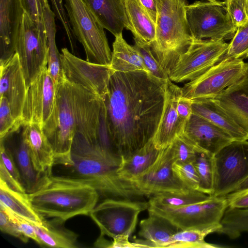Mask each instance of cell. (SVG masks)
Masks as SVG:
<instances>
[{"label":"cell","instance_id":"7bdbcfd3","mask_svg":"<svg viewBox=\"0 0 248 248\" xmlns=\"http://www.w3.org/2000/svg\"><path fill=\"white\" fill-rule=\"evenodd\" d=\"M55 16L61 23L68 39L71 49L76 47V37L71 28L63 0H50Z\"/></svg>","mask_w":248,"mask_h":248},{"label":"cell","instance_id":"e0dca14e","mask_svg":"<svg viewBox=\"0 0 248 248\" xmlns=\"http://www.w3.org/2000/svg\"><path fill=\"white\" fill-rule=\"evenodd\" d=\"M0 97L7 99L14 118L22 126V111L28 88L16 53L0 61Z\"/></svg>","mask_w":248,"mask_h":248},{"label":"cell","instance_id":"d6a6232c","mask_svg":"<svg viewBox=\"0 0 248 248\" xmlns=\"http://www.w3.org/2000/svg\"><path fill=\"white\" fill-rule=\"evenodd\" d=\"M212 197L199 191L189 190L184 192H168L155 195L148 202L150 204L176 208L202 202Z\"/></svg>","mask_w":248,"mask_h":248},{"label":"cell","instance_id":"816d5d0a","mask_svg":"<svg viewBox=\"0 0 248 248\" xmlns=\"http://www.w3.org/2000/svg\"><path fill=\"white\" fill-rule=\"evenodd\" d=\"M112 240L111 248H144L138 243L130 242L128 237H117Z\"/></svg>","mask_w":248,"mask_h":248},{"label":"cell","instance_id":"7402d4cb","mask_svg":"<svg viewBox=\"0 0 248 248\" xmlns=\"http://www.w3.org/2000/svg\"><path fill=\"white\" fill-rule=\"evenodd\" d=\"M214 99L248 137V72L238 82Z\"/></svg>","mask_w":248,"mask_h":248},{"label":"cell","instance_id":"c3c4849f","mask_svg":"<svg viewBox=\"0 0 248 248\" xmlns=\"http://www.w3.org/2000/svg\"><path fill=\"white\" fill-rule=\"evenodd\" d=\"M225 197L229 207L238 209L248 208V188L233 191Z\"/></svg>","mask_w":248,"mask_h":248},{"label":"cell","instance_id":"f6af8a7d","mask_svg":"<svg viewBox=\"0 0 248 248\" xmlns=\"http://www.w3.org/2000/svg\"><path fill=\"white\" fill-rule=\"evenodd\" d=\"M22 7L28 16L38 24H44L43 6L46 0H20Z\"/></svg>","mask_w":248,"mask_h":248},{"label":"cell","instance_id":"4fadbf2b","mask_svg":"<svg viewBox=\"0 0 248 248\" xmlns=\"http://www.w3.org/2000/svg\"><path fill=\"white\" fill-rule=\"evenodd\" d=\"M228 47L224 41L193 39L168 73L169 79L178 83L196 78L220 62Z\"/></svg>","mask_w":248,"mask_h":248},{"label":"cell","instance_id":"8fae6325","mask_svg":"<svg viewBox=\"0 0 248 248\" xmlns=\"http://www.w3.org/2000/svg\"><path fill=\"white\" fill-rule=\"evenodd\" d=\"M248 72L242 60H223L182 88L183 97L190 100L214 98L240 80Z\"/></svg>","mask_w":248,"mask_h":248},{"label":"cell","instance_id":"3957f363","mask_svg":"<svg viewBox=\"0 0 248 248\" xmlns=\"http://www.w3.org/2000/svg\"><path fill=\"white\" fill-rule=\"evenodd\" d=\"M70 159L69 164L52 166L51 179L87 185L104 196H140L129 182L119 177L121 158L105 152L97 141L74 137Z\"/></svg>","mask_w":248,"mask_h":248},{"label":"cell","instance_id":"f35d334b","mask_svg":"<svg viewBox=\"0 0 248 248\" xmlns=\"http://www.w3.org/2000/svg\"><path fill=\"white\" fill-rule=\"evenodd\" d=\"M134 47L140 53L148 72L155 78L164 80L169 79L168 73L162 68L154 56L150 46L134 40Z\"/></svg>","mask_w":248,"mask_h":248},{"label":"cell","instance_id":"f546056e","mask_svg":"<svg viewBox=\"0 0 248 248\" xmlns=\"http://www.w3.org/2000/svg\"><path fill=\"white\" fill-rule=\"evenodd\" d=\"M115 38L112 45L111 69L121 72L142 70L149 73L139 52L126 42L122 33Z\"/></svg>","mask_w":248,"mask_h":248},{"label":"cell","instance_id":"52a82bcc","mask_svg":"<svg viewBox=\"0 0 248 248\" xmlns=\"http://www.w3.org/2000/svg\"><path fill=\"white\" fill-rule=\"evenodd\" d=\"M228 206L225 197L213 196L206 201L176 208L149 203L147 210L167 219L180 230L210 231L214 233L220 229L221 220Z\"/></svg>","mask_w":248,"mask_h":248},{"label":"cell","instance_id":"f5cc1de1","mask_svg":"<svg viewBox=\"0 0 248 248\" xmlns=\"http://www.w3.org/2000/svg\"><path fill=\"white\" fill-rule=\"evenodd\" d=\"M152 20L155 23L156 18V0H140Z\"/></svg>","mask_w":248,"mask_h":248},{"label":"cell","instance_id":"7c38bea8","mask_svg":"<svg viewBox=\"0 0 248 248\" xmlns=\"http://www.w3.org/2000/svg\"><path fill=\"white\" fill-rule=\"evenodd\" d=\"M215 183L212 195L225 197L248 177V140H233L214 156Z\"/></svg>","mask_w":248,"mask_h":248},{"label":"cell","instance_id":"db71d44e","mask_svg":"<svg viewBox=\"0 0 248 248\" xmlns=\"http://www.w3.org/2000/svg\"><path fill=\"white\" fill-rule=\"evenodd\" d=\"M112 242V241L107 240L104 235L100 234L99 237L95 242L94 245V247L97 248H111Z\"/></svg>","mask_w":248,"mask_h":248},{"label":"cell","instance_id":"d6986e66","mask_svg":"<svg viewBox=\"0 0 248 248\" xmlns=\"http://www.w3.org/2000/svg\"><path fill=\"white\" fill-rule=\"evenodd\" d=\"M182 94V88L168 79L162 115L153 138L155 147L159 150L169 146L178 135L184 132L186 124L180 121L177 111L178 101Z\"/></svg>","mask_w":248,"mask_h":248},{"label":"cell","instance_id":"4316f807","mask_svg":"<svg viewBox=\"0 0 248 248\" xmlns=\"http://www.w3.org/2000/svg\"><path fill=\"white\" fill-rule=\"evenodd\" d=\"M126 24L134 40L151 46L155 37V23L140 0H124Z\"/></svg>","mask_w":248,"mask_h":248},{"label":"cell","instance_id":"f1b7e54d","mask_svg":"<svg viewBox=\"0 0 248 248\" xmlns=\"http://www.w3.org/2000/svg\"><path fill=\"white\" fill-rule=\"evenodd\" d=\"M160 150L155 147L152 139L142 148L122 159L117 170L119 177L129 182L140 175L155 162Z\"/></svg>","mask_w":248,"mask_h":248},{"label":"cell","instance_id":"6da1fadb","mask_svg":"<svg viewBox=\"0 0 248 248\" xmlns=\"http://www.w3.org/2000/svg\"><path fill=\"white\" fill-rule=\"evenodd\" d=\"M166 81L142 70L111 74L103 99L105 125L111 148L122 159L153 138L162 115Z\"/></svg>","mask_w":248,"mask_h":248},{"label":"cell","instance_id":"4dcf8cb0","mask_svg":"<svg viewBox=\"0 0 248 248\" xmlns=\"http://www.w3.org/2000/svg\"><path fill=\"white\" fill-rule=\"evenodd\" d=\"M0 204L28 221L40 225L44 223L45 218L32 208L27 193L13 190L2 180L0 181Z\"/></svg>","mask_w":248,"mask_h":248},{"label":"cell","instance_id":"1f68e13d","mask_svg":"<svg viewBox=\"0 0 248 248\" xmlns=\"http://www.w3.org/2000/svg\"><path fill=\"white\" fill-rule=\"evenodd\" d=\"M44 21L48 48L47 69L56 84L63 76L60 55L56 43L55 15L50 8L48 0L43 7Z\"/></svg>","mask_w":248,"mask_h":248},{"label":"cell","instance_id":"277c9868","mask_svg":"<svg viewBox=\"0 0 248 248\" xmlns=\"http://www.w3.org/2000/svg\"><path fill=\"white\" fill-rule=\"evenodd\" d=\"M27 195L32 208L42 217L63 222L78 215H89L99 196L88 185L52 179L44 188Z\"/></svg>","mask_w":248,"mask_h":248},{"label":"cell","instance_id":"603a6c76","mask_svg":"<svg viewBox=\"0 0 248 248\" xmlns=\"http://www.w3.org/2000/svg\"><path fill=\"white\" fill-rule=\"evenodd\" d=\"M21 132L36 170L40 172H48L50 175L54 164V156L52 147L42 126L36 123L26 124L22 126Z\"/></svg>","mask_w":248,"mask_h":248},{"label":"cell","instance_id":"7dc6e473","mask_svg":"<svg viewBox=\"0 0 248 248\" xmlns=\"http://www.w3.org/2000/svg\"><path fill=\"white\" fill-rule=\"evenodd\" d=\"M0 151V161L3 163L7 170L14 178L22 185L20 173L13 156L9 150L5 147L3 143L1 141Z\"/></svg>","mask_w":248,"mask_h":248},{"label":"cell","instance_id":"ee69618b","mask_svg":"<svg viewBox=\"0 0 248 248\" xmlns=\"http://www.w3.org/2000/svg\"><path fill=\"white\" fill-rule=\"evenodd\" d=\"M0 229L2 232L15 237L24 243H27L29 238L24 236L19 231L17 226L11 219L5 207L0 204Z\"/></svg>","mask_w":248,"mask_h":248},{"label":"cell","instance_id":"f907efd6","mask_svg":"<svg viewBox=\"0 0 248 248\" xmlns=\"http://www.w3.org/2000/svg\"><path fill=\"white\" fill-rule=\"evenodd\" d=\"M177 111L180 121L186 124L192 113V101L181 96L178 101Z\"/></svg>","mask_w":248,"mask_h":248},{"label":"cell","instance_id":"2e32d148","mask_svg":"<svg viewBox=\"0 0 248 248\" xmlns=\"http://www.w3.org/2000/svg\"><path fill=\"white\" fill-rule=\"evenodd\" d=\"M56 88L47 66H45L27 89L22 111L23 125L36 123L42 127L53 110Z\"/></svg>","mask_w":248,"mask_h":248},{"label":"cell","instance_id":"9a60e30c","mask_svg":"<svg viewBox=\"0 0 248 248\" xmlns=\"http://www.w3.org/2000/svg\"><path fill=\"white\" fill-rule=\"evenodd\" d=\"M60 57L63 73L69 81L81 86L102 99L105 97L113 71L109 65L82 60L66 47L62 49Z\"/></svg>","mask_w":248,"mask_h":248},{"label":"cell","instance_id":"44dd1931","mask_svg":"<svg viewBox=\"0 0 248 248\" xmlns=\"http://www.w3.org/2000/svg\"><path fill=\"white\" fill-rule=\"evenodd\" d=\"M23 13L20 0H0V61L16 53Z\"/></svg>","mask_w":248,"mask_h":248},{"label":"cell","instance_id":"60d3db41","mask_svg":"<svg viewBox=\"0 0 248 248\" xmlns=\"http://www.w3.org/2000/svg\"><path fill=\"white\" fill-rule=\"evenodd\" d=\"M0 138L1 140L19 130L22 125L14 118L7 99L4 97H0Z\"/></svg>","mask_w":248,"mask_h":248},{"label":"cell","instance_id":"bcb514c9","mask_svg":"<svg viewBox=\"0 0 248 248\" xmlns=\"http://www.w3.org/2000/svg\"><path fill=\"white\" fill-rule=\"evenodd\" d=\"M5 208L11 219L17 226L21 233L25 237L32 239L37 243L38 238L31 223L16 215L6 207Z\"/></svg>","mask_w":248,"mask_h":248},{"label":"cell","instance_id":"9f6ffc18","mask_svg":"<svg viewBox=\"0 0 248 248\" xmlns=\"http://www.w3.org/2000/svg\"><path fill=\"white\" fill-rule=\"evenodd\" d=\"M246 5H247V10H248V0H246Z\"/></svg>","mask_w":248,"mask_h":248},{"label":"cell","instance_id":"83f0119b","mask_svg":"<svg viewBox=\"0 0 248 248\" xmlns=\"http://www.w3.org/2000/svg\"><path fill=\"white\" fill-rule=\"evenodd\" d=\"M31 222L37 235V244L40 246L56 248L78 247L77 234L64 228L62 225L64 222L53 218L49 221L45 219L42 225Z\"/></svg>","mask_w":248,"mask_h":248},{"label":"cell","instance_id":"8d00e7d4","mask_svg":"<svg viewBox=\"0 0 248 248\" xmlns=\"http://www.w3.org/2000/svg\"><path fill=\"white\" fill-rule=\"evenodd\" d=\"M169 145L176 163L192 162L198 152H204L199 148L184 132L178 135Z\"/></svg>","mask_w":248,"mask_h":248},{"label":"cell","instance_id":"9c48e42d","mask_svg":"<svg viewBox=\"0 0 248 248\" xmlns=\"http://www.w3.org/2000/svg\"><path fill=\"white\" fill-rule=\"evenodd\" d=\"M149 206L148 202L108 198L96 205L89 215L101 234L112 239L129 238L136 228L139 214Z\"/></svg>","mask_w":248,"mask_h":248},{"label":"cell","instance_id":"5b68a950","mask_svg":"<svg viewBox=\"0 0 248 248\" xmlns=\"http://www.w3.org/2000/svg\"><path fill=\"white\" fill-rule=\"evenodd\" d=\"M186 0H156L155 37L151 46L168 73L193 40L186 16Z\"/></svg>","mask_w":248,"mask_h":248},{"label":"cell","instance_id":"d590c367","mask_svg":"<svg viewBox=\"0 0 248 248\" xmlns=\"http://www.w3.org/2000/svg\"><path fill=\"white\" fill-rule=\"evenodd\" d=\"M193 163L200 178V191L212 196L215 183L214 156L205 152H199Z\"/></svg>","mask_w":248,"mask_h":248},{"label":"cell","instance_id":"30bf717a","mask_svg":"<svg viewBox=\"0 0 248 248\" xmlns=\"http://www.w3.org/2000/svg\"><path fill=\"white\" fill-rule=\"evenodd\" d=\"M27 88L47 66L48 48L44 24L35 23L24 12L15 46Z\"/></svg>","mask_w":248,"mask_h":248},{"label":"cell","instance_id":"b9f144b4","mask_svg":"<svg viewBox=\"0 0 248 248\" xmlns=\"http://www.w3.org/2000/svg\"><path fill=\"white\" fill-rule=\"evenodd\" d=\"M225 3L227 12L236 29L248 20L246 0H226Z\"/></svg>","mask_w":248,"mask_h":248},{"label":"cell","instance_id":"cb8c5ba5","mask_svg":"<svg viewBox=\"0 0 248 248\" xmlns=\"http://www.w3.org/2000/svg\"><path fill=\"white\" fill-rule=\"evenodd\" d=\"M191 101L193 113L223 129L234 140H248L246 133L214 98L197 99Z\"/></svg>","mask_w":248,"mask_h":248},{"label":"cell","instance_id":"ac0fdd59","mask_svg":"<svg viewBox=\"0 0 248 248\" xmlns=\"http://www.w3.org/2000/svg\"><path fill=\"white\" fill-rule=\"evenodd\" d=\"M0 141L12 155L27 194L38 191L50 183L51 179L48 172H40L35 169L21 131L16 137L12 138L9 135Z\"/></svg>","mask_w":248,"mask_h":248},{"label":"cell","instance_id":"ab89813d","mask_svg":"<svg viewBox=\"0 0 248 248\" xmlns=\"http://www.w3.org/2000/svg\"><path fill=\"white\" fill-rule=\"evenodd\" d=\"M172 170L188 189L200 191V180L193 162L186 163L174 162Z\"/></svg>","mask_w":248,"mask_h":248},{"label":"cell","instance_id":"484cf974","mask_svg":"<svg viewBox=\"0 0 248 248\" xmlns=\"http://www.w3.org/2000/svg\"><path fill=\"white\" fill-rule=\"evenodd\" d=\"M103 27L114 36L125 28L124 0H82Z\"/></svg>","mask_w":248,"mask_h":248},{"label":"cell","instance_id":"e575fe53","mask_svg":"<svg viewBox=\"0 0 248 248\" xmlns=\"http://www.w3.org/2000/svg\"><path fill=\"white\" fill-rule=\"evenodd\" d=\"M210 231L196 230H180L174 234L168 248H218L221 246L209 243L205 241Z\"/></svg>","mask_w":248,"mask_h":248},{"label":"cell","instance_id":"74e56055","mask_svg":"<svg viewBox=\"0 0 248 248\" xmlns=\"http://www.w3.org/2000/svg\"><path fill=\"white\" fill-rule=\"evenodd\" d=\"M248 58V20L239 26L222 60H243Z\"/></svg>","mask_w":248,"mask_h":248},{"label":"cell","instance_id":"ba28073f","mask_svg":"<svg viewBox=\"0 0 248 248\" xmlns=\"http://www.w3.org/2000/svg\"><path fill=\"white\" fill-rule=\"evenodd\" d=\"M187 24L193 39L224 41L236 31L225 1L201 0L186 7Z\"/></svg>","mask_w":248,"mask_h":248},{"label":"cell","instance_id":"11a10c76","mask_svg":"<svg viewBox=\"0 0 248 248\" xmlns=\"http://www.w3.org/2000/svg\"><path fill=\"white\" fill-rule=\"evenodd\" d=\"M248 188V177L236 188L234 191Z\"/></svg>","mask_w":248,"mask_h":248},{"label":"cell","instance_id":"836d02e7","mask_svg":"<svg viewBox=\"0 0 248 248\" xmlns=\"http://www.w3.org/2000/svg\"><path fill=\"white\" fill-rule=\"evenodd\" d=\"M221 227L218 233L236 239L244 232H248V208H232L228 207L221 220Z\"/></svg>","mask_w":248,"mask_h":248},{"label":"cell","instance_id":"681fc988","mask_svg":"<svg viewBox=\"0 0 248 248\" xmlns=\"http://www.w3.org/2000/svg\"><path fill=\"white\" fill-rule=\"evenodd\" d=\"M0 179L13 190L26 193L22 185L17 182L10 174L1 161H0Z\"/></svg>","mask_w":248,"mask_h":248},{"label":"cell","instance_id":"7a4b0ae2","mask_svg":"<svg viewBox=\"0 0 248 248\" xmlns=\"http://www.w3.org/2000/svg\"><path fill=\"white\" fill-rule=\"evenodd\" d=\"M103 111L102 98L69 81L63 73L56 84L53 110L42 126L53 150V165L71 163L75 135L91 137L99 135L102 127Z\"/></svg>","mask_w":248,"mask_h":248},{"label":"cell","instance_id":"8992f818","mask_svg":"<svg viewBox=\"0 0 248 248\" xmlns=\"http://www.w3.org/2000/svg\"><path fill=\"white\" fill-rule=\"evenodd\" d=\"M64 6L74 35L84 48L86 61L110 66L112 52L103 26L82 0H64Z\"/></svg>","mask_w":248,"mask_h":248},{"label":"cell","instance_id":"d4e9b609","mask_svg":"<svg viewBox=\"0 0 248 248\" xmlns=\"http://www.w3.org/2000/svg\"><path fill=\"white\" fill-rule=\"evenodd\" d=\"M139 235L144 240H136L145 248H168L172 236L180 230L167 219L149 212L148 217L140 223Z\"/></svg>","mask_w":248,"mask_h":248},{"label":"cell","instance_id":"ffe728a7","mask_svg":"<svg viewBox=\"0 0 248 248\" xmlns=\"http://www.w3.org/2000/svg\"><path fill=\"white\" fill-rule=\"evenodd\" d=\"M184 132L199 148L213 156L234 140L223 129L193 113L186 124Z\"/></svg>","mask_w":248,"mask_h":248},{"label":"cell","instance_id":"5bb4252c","mask_svg":"<svg viewBox=\"0 0 248 248\" xmlns=\"http://www.w3.org/2000/svg\"><path fill=\"white\" fill-rule=\"evenodd\" d=\"M174 162L170 147L160 149L155 162L129 182L141 196L168 192H184L190 190L174 173Z\"/></svg>","mask_w":248,"mask_h":248}]
</instances>
